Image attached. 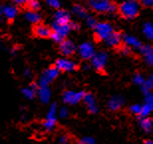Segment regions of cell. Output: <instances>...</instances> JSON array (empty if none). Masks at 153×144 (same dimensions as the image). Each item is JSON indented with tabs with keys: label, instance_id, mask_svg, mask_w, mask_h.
I'll return each mask as SVG.
<instances>
[{
	"label": "cell",
	"instance_id": "obj_1",
	"mask_svg": "<svg viewBox=\"0 0 153 144\" xmlns=\"http://www.w3.org/2000/svg\"><path fill=\"white\" fill-rule=\"evenodd\" d=\"M140 5L137 0H124L119 5V14L125 19H133L139 13Z\"/></svg>",
	"mask_w": 153,
	"mask_h": 144
},
{
	"label": "cell",
	"instance_id": "obj_2",
	"mask_svg": "<svg viewBox=\"0 0 153 144\" xmlns=\"http://www.w3.org/2000/svg\"><path fill=\"white\" fill-rule=\"evenodd\" d=\"M88 6L97 13L111 14L116 10V6L111 0H88Z\"/></svg>",
	"mask_w": 153,
	"mask_h": 144
},
{
	"label": "cell",
	"instance_id": "obj_3",
	"mask_svg": "<svg viewBox=\"0 0 153 144\" xmlns=\"http://www.w3.org/2000/svg\"><path fill=\"white\" fill-rule=\"evenodd\" d=\"M71 30H72L71 22L67 23V24H58L54 22L53 26H52L51 38L53 39L55 42L61 43L66 39V37L68 36Z\"/></svg>",
	"mask_w": 153,
	"mask_h": 144
},
{
	"label": "cell",
	"instance_id": "obj_4",
	"mask_svg": "<svg viewBox=\"0 0 153 144\" xmlns=\"http://www.w3.org/2000/svg\"><path fill=\"white\" fill-rule=\"evenodd\" d=\"M57 114H58L57 105L56 103H52V105L49 106L45 120L43 122V127H44L45 130L52 131L54 129L57 123Z\"/></svg>",
	"mask_w": 153,
	"mask_h": 144
},
{
	"label": "cell",
	"instance_id": "obj_5",
	"mask_svg": "<svg viewBox=\"0 0 153 144\" xmlns=\"http://www.w3.org/2000/svg\"><path fill=\"white\" fill-rule=\"evenodd\" d=\"M94 34L100 41H105L114 32V27L108 22H100L94 26Z\"/></svg>",
	"mask_w": 153,
	"mask_h": 144
},
{
	"label": "cell",
	"instance_id": "obj_6",
	"mask_svg": "<svg viewBox=\"0 0 153 144\" xmlns=\"http://www.w3.org/2000/svg\"><path fill=\"white\" fill-rule=\"evenodd\" d=\"M85 93L84 91H66L63 94V100L67 105H74L82 100Z\"/></svg>",
	"mask_w": 153,
	"mask_h": 144
},
{
	"label": "cell",
	"instance_id": "obj_7",
	"mask_svg": "<svg viewBox=\"0 0 153 144\" xmlns=\"http://www.w3.org/2000/svg\"><path fill=\"white\" fill-rule=\"evenodd\" d=\"M91 65L97 71H103L108 63V54L105 52H99L94 53V55L91 57Z\"/></svg>",
	"mask_w": 153,
	"mask_h": 144
},
{
	"label": "cell",
	"instance_id": "obj_8",
	"mask_svg": "<svg viewBox=\"0 0 153 144\" xmlns=\"http://www.w3.org/2000/svg\"><path fill=\"white\" fill-rule=\"evenodd\" d=\"M55 67L59 72H74L76 69V64L74 61L68 59V58H61L56 61Z\"/></svg>",
	"mask_w": 153,
	"mask_h": 144
},
{
	"label": "cell",
	"instance_id": "obj_9",
	"mask_svg": "<svg viewBox=\"0 0 153 144\" xmlns=\"http://www.w3.org/2000/svg\"><path fill=\"white\" fill-rule=\"evenodd\" d=\"M59 71L57 70L56 67H52V68H49L47 70H45L44 72L42 73L41 76H40V82L39 85H48L50 82H52L55 79L59 76Z\"/></svg>",
	"mask_w": 153,
	"mask_h": 144
},
{
	"label": "cell",
	"instance_id": "obj_10",
	"mask_svg": "<svg viewBox=\"0 0 153 144\" xmlns=\"http://www.w3.org/2000/svg\"><path fill=\"white\" fill-rule=\"evenodd\" d=\"M78 53L82 59L91 60V57L94 55V45L90 42H85L79 46Z\"/></svg>",
	"mask_w": 153,
	"mask_h": 144
},
{
	"label": "cell",
	"instance_id": "obj_11",
	"mask_svg": "<svg viewBox=\"0 0 153 144\" xmlns=\"http://www.w3.org/2000/svg\"><path fill=\"white\" fill-rule=\"evenodd\" d=\"M82 100H84L85 106H87V109L88 110V112L91 113H97V110H99V106H97V99L91 94H85L84 97H82Z\"/></svg>",
	"mask_w": 153,
	"mask_h": 144
},
{
	"label": "cell",
	"instance_id": "obj_12",
	"mask_svg": "<svg viewBox=\"0 0 153 144\" xmlns=\"http://www.w3.org/2000/svg\"><path fill=\"white\" fill-rule=\"evenodd\" d=\"M76 45L73 43L71 40H64L60 43V52L62 53L63 56L69 57L72 56L76 52Z\"/></svg>",
	"mask_w": 153,
	"mask_h": 144
},
{
	"label": "cell",
	"instance_id": "obj_13",
	"mask_svg": "<svg viewBox=\"0 0 153 144\" xmlns=\"http://www.w3.org/2000/svg\"><path fill=\"white\" fill-rule=\"evenodd\" d=\"M37 96H39V99L43 103H48L49 100L51 99V90L48 85H39L37 90Z\"/></svg>",
	"mask_w": 153,
	"mask_h": 144
},
{
	"label": "cell",
	"instance_id": "obj_14",
	"mask_svg": "<svg viewBox=\"0 0 153 144\" xmlns=\"http://www.w3.org/2000/svg\"><path fill=\"white\" fill-rule=\"evenodd\" d=\"M33 33L39 38H49L52 35V28L47 25H44V24L39 23L35 25L34 29H33Z\"/></svg>",
	"mask_w": 153,
	"mask_h": 144
},
{
	"label": "cell",
	"instance_id": "obj_15",
	"mask_svg": "<svg viewBox=\"0 0 153 144\" xmlns=\"http://www.w3.org/2000/svg\"><path fill=\"white\" fill-rule=\"evenodd\" d=\"M133 82L136 85L140 87L141 91L144 94L148 93V91H150V90H151V85H149L148 81L147 79H145L144 76H141L140 73H136V75L133 76Z\"/></svg>",
	"mask_w": 153,
	"mask_h": 144
},
{
	"label": "cell",
	"instance_id": "obj_16",
	"mask_svg": "<svg viewBox=\"0 0 153 144\" xmlns=\"http://www.w3.org/2000/svg\"><path fill=\"white\" fill-rule=\"evenodd\" d=\"M122 40L124 41L125 45L127 47H129L130 49H136V50H140L142 47V43L139 41L136 37H134L132 35H125L123 36Z\"/></svg>",
	"mask_w": 153,
	"mask_h": 144
},
{
	"label": "cell",
	"instance_id": "obj_17",
	"mask_svg": "<svg viewBox=\"0 0 153 144\" xmlns=\"http://www.w3.org/2000/svg\"><path fill=\"white\" fill-rule=\"evenodd\" d=\"M123 103H124L123 97L121 96H114L108 100V108H109V110H111V111H115V110H118L120 108L121 106L123 105Z\"/></svg>",
	"mask_w": 153,
	"mask_h": 144
},
{
	"label": "cell",
	"instance_id": "obj_18",
	"mask_svg": "<svg viewBox=\"0 0 153 144\" xmlns=\"http://www.w3.org/2000/svg\"><path fill=\"white\" fill-rule=\"evenodd\" d=\"M140 52H141L146 64L153 67V48L151 46H142L141 49H140Z\"/></svg>",
	"mask_w": 153,
	"mask_h": 144
},
{
	"label": "cell",
	"instance_id": "obj_19",
	"mask_svg": "<svg viewBox=\"0 0 153 144\" xmlns=\"http://www.w3.org/2000/svg\"><path fill=\"white\" fill-rule=\"evenodd\" d=\"M54 22L58 24H67L70 23V14L65 10H57L54 16Z\"/></svg>",
	"mask_w": 153,
	"mask_h": 144
},
{
	"label": "cell",
	"instance_id": "obj_20",
	"mask_svg": "<svg viewBox=\"0 0 153 144\" xmlns=\"http://www.w3.org/2000/svg\"><path fill=\"white\" fill-rule=\"evenodd\" d=\"M37 90L38 85L35 84H31L28 87H25L22 88V94L23 96L27 99H33L34 97L37 96Z\"/></svg>",
	"mask_w": 153,
	"mask_h": 144
},
{
	"label": "cell",
	"instance_id": "obj_21",
	"mask_svg": "<svg viewBox=\"0 0 153 144\" xmlns=\"http://www.w3.org/2000/svg\"><path fill=\"white\" fill-rule=\"evenodd\" d=\"M18 13V9L16 5H6L5 7H3L2 15L4 16L7 20H13Z\"/></svg>",
	"mask_w": 153,
	"mask_h": 144
},
{
	"label": "cell",
	"instance_id": "obj_22",
	"mask_svg": "<svg viewBox=\"0 0 153 144\" xmlns=\"http://www.w3.org/2000/svg\"><path fill=\"white\" fill-rule=\"evenodd\" d=\"M121 40H122V37L120 36V34L117 32H114L105 42L109 47H117V46H119V44H120Z\"/></svg>",
	"mask_w": 153,
	"mask_h": 144
},
{
	"label": "cell",
	"instance_id": "obj_23",
	"mask_svg": "<svg viewBox=\"0 0 153 144\" xmlns=\"http://www.w3.org/2000/svg\"><path fill=\"white\" fill-rule=\"evenodd\" d=\"M139 125H140V127H141V129L144 130L145 132H150L153 127V121L148 116L141 117V119L139 120Z\"/></svg>",
	"mask_w": 153,
	"mask_h": 144
},
{
	"label": "cell",
	"instance_id": "obj_24",
	"mask_svg": "<svg viewBox=\"0 0 153 144\" xmlns=\"http://www.w3.org/2000/svg\"><path fill=\"white\" fill-rule=\"evenodd\" d=\"M26 19L28 22L31 24H39L40 21H41V16L39 15L37 11H28L25 15Z\"/></svg>",
	"mask_w": 153,
	"mask_h": 144
},
{
	"label": "cell",
	"instance_id": "obj_25",
	"mask_svg": "<svg viewBox=\"0 0 153 144\" xmlns=\"http://www.w3.org/2000/svg\"><path fill=\"white\" fill-rule=\"evenodd\" d=\"M73 13H74L76 16H78L79 18H85L87 17V10L82 5L76 4L74 6L73 8Z\"/></svg>",
	"mask_w": 153,
	"mask_h": 144
},
{
	"label": "cell",
	"instance_id": "obj_26",
	"mask_svg": "<svg viewBox=\"0 0 153 144\" xmlns=\"http://www.w3.org/2000/svg\"><path fill=\"white\" fill-rule=\"evenodd\" d=\"M142 32L148 40H153V24L147 22L143 25Z\"/></svg>",
	"mask_w": 153,
	"mask_h": 144
},
{
	"label": "cell",
	"instance_id": "obj_27",
	"mask_svg": "<svg viewBox=\"0 0 153 144\" xmlns=\"http://www.w3.org/2000/svg\"><path fill=\"white\" fill-rule=\"evenodd\" d=\"M26 6L28 7L29 11H38L40 8V3L38 0H29Z\"/></svg>",
	"mask_w": 153,
	"mask_h": 144
},
{
	"label": "cell",
	"instance_id": "obj_28",
	"mask_svg": "<svg viewBox=\"0 0 153 144\" xmlns=\"http://www.w3.org/2000/svg\"><path fill=\"white\" fill-rule=\"evenodd\" d=\"M145 99H144V105H147L149 108H151L153 110V93L148 91V93L144 94Z\"/></svg>",
	"mask_w": 153,
	"mask_h": 144
},
{
	"label": "cell",
	"instance_id": "obj_29",
	"mask_svg": "<svg viewBox=\"0 0 153 144\" xmlns=\"http://www.w3.org/2000/svg\"><path fill=\"white\" fill-rule=\"evenodd\" d=\"M152 111L151 108H149L147 105H141V111H140V117H146L150 114V112Z\"/></svg>",
	"mask_w": 153,
	"mask_h": 144
},
{
	"label": "cell",
	"instance_id": "obj_30",
	"mask_svg": "<svg viewBox=\"0 0 153 144\" xmlns=\"http://www.w3.org/2000/svg\"><path fill=\"white\" fill-rule=\"evenodd\" d=\"M85 23H87V25L88 27H91V28H94V26L97 25V20L96 18L91 16V15H87V17L85 18Z\"/></svg>",
	"mask_w": 153,
	"mask_h": 144
},
{
	"label": "cell",
	"instance_id": "obj_31",
	"mask_svg": "<svg viewBox=\"0 0 153 144\" xmlns=\"http://www.w3.org/2000/svg\"><path fill=\"white\" fill-rule=\"evenodd\" d=\"M58 115L60 116L61 118H66L68 117L69 115V110L66 106H62L61 108L58 109Z\"/></svg>",
	"mask_w": 153,
	"mask_h": 144
},
{
	"label": "cell",
	"instance_id": "obj_32",
	"mask_svg": "<svg viewBox=\"0 0 153 144\" xmlns=\"http://www.w3.org/2000/svg\"><path fill=\"white\" fill-rule=\"evenodd\" d=\"M79 144H97V142L93 137L85 136V137H82V138L79 140Z\"/></svg>",
	"mask_w": 153,
	"mask_h": 144
},
{
	"label": "cell",
	"instance_id": "obj_33",
	"mask_svg": "<svg viewBox=\"0 0 153 144\" xmlns=\"http://www.w3.org/2000/svg\"><path fill=\"white\" fill-rule=\"evenodd\" d=\"M130 112L133 113V114H136V115H139L140 114V111H141V105H133L130 106Z\"/></svg>",
	"mask_w": 153,
	"mask_h": 144
},
{
	"label": "cell",
	"instance_id": "obj_34",
	"mask_svg": "<svg viewBox=\"0 0 153 144\" xmlns=\"http://www.w3.org/2000/svg\"><path fill=\"white\" fill-rule=\"evenodd\" d=\"M47 4L52 8H59L60 7V0H46Z\"/></svg>",
	"mask_w": 153,
	"mask_h": 144
},
{
	"label": "cell",
	"instance_id": "obj_35",
	"mask_svg": "<svg viewBox=\"0 0 153 144\" xmlns=\"http://www.w3.org/2000/svg\"><path fill=\"white\" fill-rule=\"evenodd\" d=\"M14 3V5L16 6H26L29 0H11Z\"/></svg>",
	"mask_w": 153,
	"mask_h": 144
},
{
	"label": "cell",
	"instance_id": "obj_36",
	"mask_svg": "<svg viewBox=\"0 0 153 144\" xmlns=\"http://www.w3.org/2000/svg\"><path fill=\"white\" fill-rule=\"evenodd\" d=\"M140 2L145 7H153V0H140Z\"/></svg>",
	"mask_w": 153,
	"mask_h": 144
},
{
	"label": "cell",
	"instance_id": "obj_37",
	"mask_svg": "<svg viewBox=\"0 0 153 144\" xmlns=\"http://www.w3.org/2000/svg\"><path fill=\"white\" fill-rule=\"evenodd\" d=\"M69 143V137L67 135H62L59 137V144H68Z\"/></svg>",
	"mask_w": 153,
	"mask_h": 144
},
{
	"label": "cell",
	"instance_id": "obj_38",
	"mask_svg": "<svg viewBox=\"0 0 153 144\" xmlns=\"http://www.w3.org/2000/svg\"><path fill=\"white\" fill-rule=\"evenodd\" d=\"M131 52V49L129 47H127L126 45L124 46V47L121 48V53L124 55V56H127V55H129Z\"/></svg>",
	"mask_w": 153,
	"mask_h": 144
},
{
	"label": "cell",
	"instance_id": "obj_39",
	"mask_svg": "<svg viewBox=\"0 0 153 144\" xmlns=\"http://www.w3.org/2000/svg\"><path fill=\"white\" fill-rule=\"evenodd\" d=\"M147 81H148V82H149V85H151V88H153V75L147 79Z\"/></svg>",
	"mask_w": 153,
	"mask_h": 144
},
{
	"label": "cell",
	"instance_id": "obj_40",
	"mask_svg": "<svg viewBox=\"0 0 153 144\" xmlns=\"http://www.w3.org/2000/svg\"><path fill=\"white\" fill-rule=\"evenodd\" d=\"M145 144H153V141L152 140H147V141H145Z\"/></svg>",
	"mask_w": 153,
	"mask_h": 144
},
{
	"label": "cell",
	"instance_id": "obj_41",
	"mask_svg": "<svg viewBox=\"0 0 153 144\" xmlns=\"http://www.w3.org/2000/svg\"><path fill=\"white\" fill-rule=\"evenodd\" d=\"M25 76H30V72H29V70H27V71L25 72V73H24Z\"/></svg>",
	"mask_w": 153,
	"mask_h": 144
},
{
	"label": "cell",
	"instance_id": "obj_42",
	"mask_svg": "<svg viewBox=\"0 0 153 144\" xmlns=\"http://www.w3.org/2000/svg\"><path fill=\"white\" fill-rule=\"evenodd\" d=\"M2 10H3V8L1 7V5H0V17H1V15H2Z\"/></svg>",
	"mask_w": 153,
	"mask_h": 144
}]
</instances>
